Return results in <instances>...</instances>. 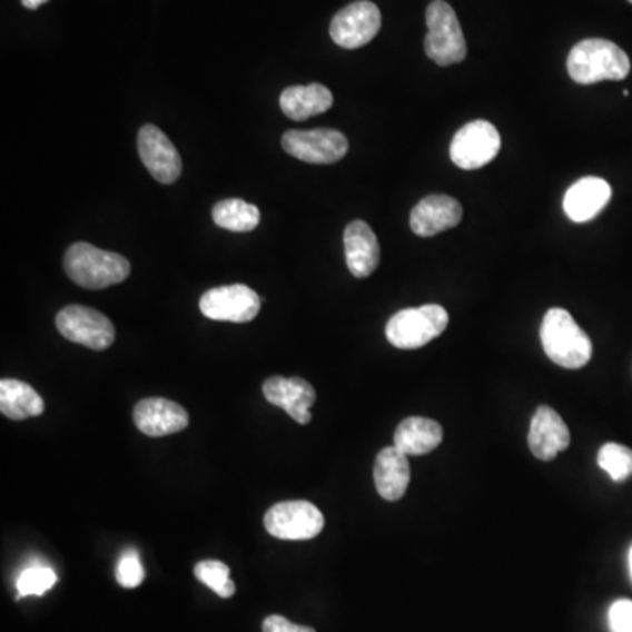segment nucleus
Segmentation results:
<instances>
[{
  "instance_id": "nucleus-1",
  "label": "nucleus",
  "mask_w": 632,
  "mask_h": 632,
  "mask_svg": "<svg viewBox=\"0 0 632 632\" xmlns=\"http://www.w3.org/2000/svg\"><path fill=\"white\" fill-rule=\"evenodd\" d=\"M63 269L79 287L100 290L126 282L130 263L121 255L99 250L88 243H75L67 248Z\"/></svg>"
},
{
  "instance_id": "nucleus-2",
  "label": "nucleus",
  "mask_w": 632,
  "mask_h": 632,
  "mask_svg": "<svg viewBox=\"0 0 632 632\" xmlns=\"http://www.w3.org/2000/svg\"><path fill=\"white\" fill-rule=\"evenodd\" d=\"M540 334L541 345L553 364L564 369H580L591 363V337L566 309H550L541 322Z\"/></svg>"
},
{
  "instance_id": "nucleus-3",
  "label": "nucleus",
  "mask_w": 632,
  "mask_h": 632,
  "mask_svg": "<svg viewBox=\"0 0 632 632\" xmlns=\"http://www.w3.org/2000/svg\"><path fill=\"white\" fill-rule=\"evenodd\" d=\"M567 72L579 85L620 81L631 72V60L615 42L606 39H585L570 51Z\"/></svg>"
},
{
  "instance_id": "nucleus-4",
  "label": "nucleus",
  "mask_w": 632,
  "mask_h": 632,
  "mask_svg": "<svg viewBox=\"0 0 632 632\" xmlns=\"http://www.w3.org/2000/svg\"><path fill=\"white\" fill-rule=\"evenodd\" d=\"M427 36L425 55L442 67L454 66L466 59L467 45L457 14L445 0H434L425 13Z\"/></svg>"
},
{
  "instance_id": "nucleus-5",
  "label": "nucleus",
  "mask_w": 632,
  "mask_h": 632,
  "mask_svg": "<svg viewBox=\"0 0 632 632\" xmlns=\"http://www.w3.org/2000/svg\"><path fill=\"white\" fill-rule=\"evenodd\" d=\"M448 327V313L440 304H425L395 313L387 322L388 343L399 349H416L442 336Z\"/></svg>"
},
{
  "instance_id": "nucleus-6",
  "label": "nucleus",
  "mask_w": 632,
  "mask_h": 632,
  "mask_svg": "<svg viewBox=\"0 0 632 632\" xmlns=\"http://www.w3.org/2000/svg\"><path fill=\"white\" fill-rule=\"evenodd\" d=\"M267 533L278 540H313L325 525L324 513L308 501H284L267 510L264 516Z\"/></svg>"
},
{
  "instance_id": "nucleus-7",
  "label": "nucleus",
  "mask_w": 632,
  "mask_h": 632,
  "mask_svg": "<svg viewBox=\"0 0 632 632\" xmlns=\"http://www.w3.org/2000/svg\"><path fill=\"white\" fill-rule=\"evenodd\" d=\"M57 329L69 342L102 352L115 343V325L108 316L87 306L71 304L57 315Z\"/></svg>"
},
{
  "instance_id": "nucleus-8",
  "label": "nucleus",
  "mask_w": 632,
  "mask_h": 632,
  "mask_svg": "<svg viewBox=\"0 0 632 632\" xmlns=\"http://www.w3.org/2000/svg\"><path fill=\"white\" fill-rule=\"evenodd\" d=\"M501 150V136L487 120L470 121L462 127L450 145V158L455 166L466 171L482 169L497 157Z\"/></svg>"
},
{
  "instance_id": "nucleus-9",
  "label": "nucleus",
  "mask_w": 632,
  "mask_h": 632,
  "mask_svg": "<svg viewBox=\"0 0 632 632\" xmlns=\"http://www.w3.org/2000/svg\"><path fill=\"white\" fill-rule=\"evenodd\" d=\"M263 299L257 292L246 285H227V287L211 288L200 297V313L217 322H233V324H246L254 320L260 312Z\"/></svg>"
},
{
  "instance_id": "nucleus-10",
  "label": "nucleus",
  "mask_w": 632,
  "mask_h": 632,
  "mask_svg": "<svg viewBox=\"0 0 632 632\" xmlns=\"http://www.w3.org/2000/svg\"><path fill=\"white\" fill-rule=\"evenodd\" d=\"M282 145L290 157L308 164H336L348 154V139L334 129L288 130Z\"/></svg>"
},
{
  "instance_id": "nucleus-11",
  "label": "nucleus",
  "mask_w": 632,
  "mask_h": 632,
  "mask_svg": "<svg viewBox=\"0 0 632 632\" xmlns=\"http://www.w3.org/2000/svg\"><path fill=\"white\" fill-rule=\"evenodd\" d=\"M379 27H382V13L378 6L369 0H358L354 4L346 6L334 17L329 32L337 47L357 50L376 38Z\"/></svg>"
},
{
  "instance_id": "nucleus-12",
  "label": "nucleus",
  "mask_w": 632,
  "mask_h": 632,
  "mask_svg": "<svg viewBox=\"0 0 632 632\" xmlns=\"http://www.w3.org/2000/svg\"><path fill=\"white\" fill-rule=\"evenodd\" d=\"M138 150L141 162L158 184L171 185L181 176V157L158 127L148 124L139 130Z\"/></svg>"
},
{
  "instance_id": "nucleus-13",
  "label": "nucleus",
  "mask_w": 632,
  "mask_h": 632,
  "mask_svg": "<svg viewBox=\"0 0 632 632\" xmlns=\"http://www.w3.org/2000/svg\"><path fill=\"white\" fill-rule=\"evenodd\" d=\"M134 424L145 436L162 437L185 431L190 424V416L175 401L148 397L136 404Z\"/></svg>"
},
{
  "instance_id": "nucleus-14",
  "label": "nucleus",
  "mask_w": 632,
  "mask_h": 632,
  "mask_svg": "<svg viewBox=\"0 0 632 632\" xmlns=\"http://www.w3.org/2000/svg\"><path fill=\"white\" fill-rule=\"evenodd\" d=\"M263 392L267 403L287 412L297 424L308 425L312 422L309 409L316 401L312 383L303 378L273 376L264 382Z\"/></svg>"
},
{
  "instance_id": "nucleus-15",
  "label": "nucleus",
  "mask_w": 632,
  "mask_h": 632,
  "mask_svg": "<svg viewBox=\"0 0 632 632\" xmlns=\"http://www.w3.org/2000/svg\"><path fill=\"white\" fill-rule=\"evenodd\" d=\"M527 443L534 457L545 462L553 461L570 446V428L555 409L540 406L531 422Z\"/></svg>"
},
{
  "instance_id": "nucleus-16",
  "label": "nucleus",
  "mask_w": 632,
  "mask_h": 632,
  "mask_svg": "<svg viewBox=\"0 0 632 632\" xmlns=\"http://www.w3.org/2000/svg\"><path fill=\"white\" fill-rule=\"evenodd\" d=\"M462 206L450 196H427L413 208L409 225L421 237H433L461 224Z\"/></svg>"
},
{
  "instance_id": "nucleus-17",
  "label": "nucleus",
  "mask_w": 632,
  "mask_h": 632,
  "mask_svg": "<svg viewBox=\"0 0 632 632\" xmlns=\"http://www.w3.org/2000/svg\"><path fill=\"white\" fill-rule=\"evenodd\" d=\"M346 266L355 278H367L379 264V243L369 225L363 220L348 224L345 229Z\"/></svg>"
},
{
  "instance_id": "nucleus-18",
  "label": "nucleus",
  "mask_w": 632,
  "mask_h": 632,
  "mask_svg": "<svg viewBox=\"0 0 632 632\" xmlns=\"http://www.w3.org/2000/svg\"><path fill=\"white\" fill-rule=\"evenodd\" d=\"M612 199V187L603 178L586 176L579 179L564 196V211L570 220L585 224L598 217Z\"/></svg>"
},
{
  "instance_id": "nucleus-19",
  "label": "nucleus",
  "mask_w": 632,
  "mask_h": 632,
  "mask_svg": "<svg viewBox=\"0 0 632 632\" xmlns=\"http://www.w3.org/2000/svg\"><path fill=\"white\" fill-rule=\"evenodd\" d=\"M412 470L408 455L395 446H387L379 452L375 461V485L385 501L403 500L408 491Z\"/></svg>"
},
{
  "instance_id": "nucleus-20",
  "label": "nucleus",
  "mask_w": 632,
  "mask_h": 632,
  "mask_svg": "<svg viewBox=\"0 0 632 632\" xmlns=\"http://www.w3.org/2000/svg\"><path fill=\"white\" fill-rule=\"evenodd\" d=\"M442 442V425L424 416H409L395 428L394 446L408 457L431 454Z\"/></svg>"
},
{
  "instance_id": "nucleus-21",
  "label": "nucleus",
  "mask_w": 632,
  "mask_h": 632,
  "mask_svg": "<svg viewBox=\"0 0 632 632\" xmlns=\"http://www.w3.org/2000/svg\"><path fill=\"white\" fill-rule=\"evenodd\" d=\"M334 105L333 92L320 83L288 87L279 97V108L290 120L304 121L329 111Z\"/></svg>"
},
{
  "instance_id": "nucleus-22",
  "label": "nucleus",
  "mask_w": 632,
  "mask_h": 632,
  "mask_svg": "<svg viewBox=\"0 0 632 632\" xmlns=\"http://www.w3.org/2000/svg\"><path fill=\"white\" fill-rule=\"evenodd\" d=\"M0 412L11 421H27L42 415L45 401L29 383L4 378L0 382Z\"/></svg>"
},
{
  "instance_id": "nucleus-23",
  "label": "nucleus",
  "mask_w": 632,
  "mask_h": 632,
  "mask_svg": "<svg viewBox=\"0 0 632 632\" xmlns=\"http://www.w3.org/2000/svg\"><path fill=\"white\" fill-rule=\"evenodd\" d=\"M213 220L221 229L250 233L260 224V209L241 199H225L213 208Z\"/></svg>"
},
{
  "instance_id": "nucleus-24",
  "label": "nucleus",
  "mask_w": 632,
  "mask_h": 632,
  "mask_svg": "<svg viewBox=\"0 0 632 632\" xmlns=\"http://www.w3.org/2000/svg\"><path fill=\"white\" fill-rule=\"evenodd\" d=\"M194 574L200 583H205L215 594L229 600L236 594V585L230 579V570L220 561H200L194 567Z\"/></svg>"
},
{
  "instance_id": "nucleus-25",
  "label": "nucleus",
  "mask_w": 632,
  "mask_h": 632,
  "mask_svg": "<svg viewBox=\"0 0 632 632\" xmlns=\"http://www.w3.org/2000/svg\"><path fill=\"white\" fill-rule=\"evenodd\" d=\"M598 464L613 482H624L632 474V450L619 443H606L601 446Z\"/></svg>"
},
{
  "instance_id": "nucleus-26",
  "label": "nucleus",
  "mask_w": 632,
  "mask_h": 632,
  "mask_svg": "<svg viewBox=\"0 0 632 632\" xmlns=\"http://www.w3.org/2000/svg\"><path fill=\"white\" fill-rule=\"evenodd\" d=\"M57 583V573L45 564H32L20 574L17 582L18 600L27 595H42Z\"/></svg>"
},
{
  "instance_id": "nucleus-27",
  "label": "nucleus",
  "mask_w": 632,
  "mask_h": 632,
  "mask_svg": "<svg viewBox=\"0 0 632 632\" xmlns=\"http://www.w3.org/2000/svg\"><path fill=\"white\" fill-rule=\"evenodd\" d=\"M145 567H142L138 550H127L118 562L117 582L124 589H136L145 582Z\"/></svg>"
},
{
  "instance_id": "nucleus-28",
  "label": "nucleus",
  "mask_w": 632,
  "mask_h": 632,
  "mask_svg": "<svg viewBox=\"0 0 632 632\" xmlns=\"http://www.w3.org/2000/svg\"><path fill=\"white\" fill-rule=\"evenodd\" d=\"M608 620L612 632H632V601L620 600L613 603Z\"/></svg>"
},
{
  "instance_id": "nucleus-29",
  "label": "nucleus",
  "mask_w": 632,
  "mask_h": 632,
  "mask_svg": "<svg viewBox=\"0 0 632 632\" xmlns=\"http://www.w3.org/2000/svg\"><path fill=\"white\" fill-rule=\"evenodd\" d=\"M263 632H316L308 625H297L285 616L270 615L264 620Z\"/></svg>"
},
{
  "instance_id": "nucleus-30",
  "label": "nucleus",
  "mask_w": 632,
  "mask_h": 632,
  "mask_svg": "<svg viewBox=\"0 0 632 632\" xmlns=\"http://www.w3.org/2000/svg\"><path fill=\"white\" fill-rule=\"evenodd\" d=\"M48 0H21V4L27 9H38L39 6L47 4Z\"/></svg>"
},
{
  "instance_id": "nucleus-31",
  "label": "nucleus",
  "mask_w": 632,
  "mask_h": 632,
  "mask_svg": "<svg viewBox=\"0 0 632 632\" xmlns=\"http://www.w3.org/2000/svg\"><path fill=\"white\" fill-rule=\"evenodd\" d=\"M629 573H631V580H632V546L631 550H629Z\"/></svg>"
},
{
  "instance_id": "nucleus-32",
  "label": "nucleus",
  "mask_w": 632,
  "mask_h": 632,
  "mask_svg": "<svg viewBox=\"0 0 632 632\" xmlns=\"http://www.w3.org/2000/svg\"><path fill=\"white\" fill-rule=\"evenodd\" d=\"M629 2H631V4H632V0H629Z\"/></svg>"
}]
</instances>
